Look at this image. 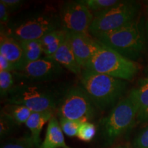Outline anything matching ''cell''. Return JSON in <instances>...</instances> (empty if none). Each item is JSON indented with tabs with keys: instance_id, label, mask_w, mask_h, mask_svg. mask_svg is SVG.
I'll use <instances>...</instances> for the list:
<instances>
[{
	"instance_id": "f1b7e54d",
	"label": "cell",
	"mask_w": 148,
	"mask_h": 148,
	"mask_svg": "<svg viewBox=\"0 0 148 148\" xmlns=\"http://www.w3.org/2000/svg\"><path fill=\"white\" fill-rule=\"evenodd\" d=\"M0 70L13 72L15 71V66L10 61L5 58L4 56L0 54Z\"/></svg>"
},
{
	"instance_id": "83f0119b",
	"label": "cell",
	"mask_w": 148,
	"mask_h": 148,
	"mask_svg": "<svg viewBox=\"0 0 148 148\" xmlns=\"http://www.w3.org/2000/svg\"><path fill=\"white\" fill-rule=\"evenodd\" d=\"M1 1L6 5L10 13L18 10L23 3V1L21 0H1Z\"/></svg>"
},
{
	"instance_id": "e575fe53",
	"label": "cell",
	"mask_w": 148,
	"mask_h": 148,
	"mask_svg": "<svg viewBox=\"0 0 148 148\" xmlns=\"http://www.w3.org/2000/svg\"><path fill=\"white\" fill-rule=\"evenodd\" d=\"M147 10H148V9H147Z\"/></svg>"
},
{
	"instance_id": "1f68e13d",
	"label": "cell",
	"mask_w": 148,
	"mask_h": 148,
	"mask_svg": "<svg viewBox=\"0 0 148 148\" xmlns=\"http://www.w3.org/2000/svg\"><path fill=\"white\" fill-rule=\"evenodd\" d=\"M147 29H148V19H147Z\"/></svg>"
},
{
	"instance_id": "484cf974",
	"label": "cell",
	"mask_w": 148,
	"mask_h": 148,
	"mask_svg": "<svg viewBox=\"0 0 148 148\" xmlns=\"http://www.w3.org/2000/svg\"><path fill=\"white\" fill-rule=\"evenodd\" d=\"M134 147L148 148V126L138 135L134 140Z\"/></svg>"
},
{
	"instance_id": "9a60e30c",
	"label": "cell",
	"mask_w": 148,
	"mask_h": 148,
	"mask_svg": "<svg viewBox=\"0 0 148 148\" xmlns=\"http://www.w3.org/2000/svg\"><path fill=\"white\" fill-rule=\"evenodd\" d=\"M53 116L52 112H32L29 119L25 123L27 128L30 131L32 138L36 148H39L40 145V133L44 125L49 122Z\"/></svg>"
},
{
	"instance_id": "d6a6232c",
	"label": "cell",
	"mask_w": 148,
	"mask_h": 148,
	"mask_svg": "<svg viewBox=\"0 0 148 148\" xmlns=\"http://www.w3.org/2000/svg\"><path fill=\"white\" fill-rule=\"evenodd\" d=\"M116 148H123V147H116Z\"/></svg>"
},
{
	"instance_id": "ba28073f",
	"label": "cell",
	"mask_w": 148,
	"mask_h": 148,
	"mask_svg": "<svg viewBox=\"0 0 148 148\" xmlns=\"http://www.w3.org/2000/svg\"><path fill=\"white\" fill-rule=\"evenodd\" d=\"M95 106L82 86L69 87L57 108L59 118L88 121L95 114Z\"/></svg>"
},
{
	"instance_id": "f546056e",
	"label": "cell",
	"mask_w": 148,
	"mask_h": 148,
	"mask_svg": "<svg viewBox=\"0 0 148 148\" xmlns=\"http://www.w3.org/2000/svg\"><path fill=\"white\" fill-rule=\"evenodd\" d=\"M136 119H137L138 121L140 122L147 121H148V109L145 111V112H144L143 114H141L140 115L138 116L137 117H136Z\"/></svg>"
},
{
	"instance_id": "7c38bea8",
	"label": "cell",
	"mask_w": 148,
	"mask_h": 148,
	"mask_svg": "<svg viewBox=\"0 0 148 148\" xmlns=\"http://www.w3.org/2000/svg\"><path fill=\"white\" fill-rule=\"evenodd\" d=\"M0 54L15 66V70L25 64L23 51L19 42L5 33L2 28L0 31Z\"/></svg>"
},
{
	"instance_id": "8fae6325",
	"label": "cell",
	"mask_w": 148,
	"mask_h": 148,
	"mask_svg": "<svg viewBox=\"0 0 148 148\" xmlns=\"http://www.w3.org/2000/svg\"><path fill=\"white\" fill-rule=\"evenodd\" d=\"M67 39L79 64L82 69L86 68L97 51L99 42L92 38L90 35L75 32H67Z\"/></svg>"
},
{
	"instance_id": "836d02e7",
	"label": "cell",
	"mask_w": 148,
	"mask_h": 148,
	"mask_svg": "<svg viewBox=\"0 0 148 148\" xmlns=\"http://www.w3.org/2000/svg\"><path fill=\"white\" fill-rule=\"evenodd\" d=\"M135 148H139V147H135Z\"/></svg>"
},
{
	"instance_id": "44dd1931",
	"label": "cell",
	"mask_w": 148,
	"mask_h": 148,
	"mask_svg": "<svg viewBox=\"0 0 148 148\" xmlns=\"http://www.w3.org/2000/svg\"><path fill=\"white\" fill-rule=\"evenodd\" d=\"M14 77L12 72L0 70V95L1 98H6L14 84Z\"/></svg>"
},
{
	"instance_id": "d4e9b609",
	"label": "cell",
	"mask_w": 148,
	"mask_h": 148,
	"mask_svg": "<svg viewBox=\"0 0 148 148\" xmlns=\"http://www.w3.org/2000/svg\"><path fill=\"white\" fill-rule=\"evenodd\" d=\"M16 126L17 125L10 118L1 112V114H0V137H1V139L7 137L8 135H10Z\"/></svg>"
},
{
	"instance_id": "ffe728a7",
	"label": "cell",
	"mask_w": 148,
	"mask_h": 148,
	"mask_svg": "<svg viewBox=\"0 0 148 148\" xmlns=\"http://www.w3.org/2000/svg\"><path fill=\"white\" fill-rule=\"evenodd\" d=\"M82 1L91 11L92 13L94 12L95 15H96L117 4L120 1H117V0H82Z\"/></svg>"
},
{
	"instance_id": "603a6c76",
	"label": "cell",
	"mask_w": 148,
	"mask_h": 148,
	"mask_svg": "<svg viewBox=\"0 0 148 148\" xmlns=\"http://www.w3.org/2000/svg\"><path fill=\"white\" fill-rule=\"evenodd\" d=\"M96 127L89 121H83L80 124L77 134V137L83 141H90L96 134Z\"/></svg>"
},
{
	"instance_id": "9c48e42d",
	"label": "cell",
	"mask_w": 148,
	"mask_h": 148,
	"mask_svg": "<svg viewBox=\"0 0 148 148\" xmlns=\"http://www.w3.org/2000/svg\"><path fill=\"white\" fill-rule=\"evenodd\" d=\"M62 73L63 69L60 64L45 57L25 62L12 74L17 83H42L53 82Z\"/></svg>"
},
{
	"instance_id": "277c9868",
	"label": "cell",
	"mask_w": 148,
	"mask_h": 148,
	"mask_svg": "<svg viewBox=\"0 0 148 148\" xmlns=\"http://www.w3.org/2000/svg\"><path fill=\"white\" fill-rule=\"evenodd\" d=\"M95 39L133 61L139 58L145 47L143 32L135 20L114 30L97 35Z\"/></svg>"
},
{
	"instance_id": "6da1fadb",
	"label": "cell",
	"mask_w": 148,
	"mask_h": 148,
	"mask_svg": "<svg viewBox=\"0 0 148 148\" xmlns=\"http://www.w3.org/2000/svg\"><path fill=\"white\" fill-rule=\"evenodd\" d=\"M69 87L61 83H17L5 98L7 103L23 105L32 112H53Z\"/></svg>"
},
{
	"instance_id": "2e32d148",
	"label": "cell",
	"mask_w": 148,
	"mask_h": 148,
	"mask_svg": "<svg viewBox=\"0 0 148 148\" xmlns=\"http://www.w3.org/2000/svg\"><path fill=\"white\" fill-rule=\"evenodd\" d=\"M66 36L67 32L63 29L59 28L48 33L39 39L45 57L49 58L54 54L66 40Z\"/></svg>"
},
{
	"instance_id": "ac0fdd59",
	"label": "cell",
	"mask_w": 148,
	"mask_h": 148,
	"mask_svg": "<svg viewBox=\"0 0 148 148\" xmlns=\"http://www.w3.org/2000/svg\"><path fill=\"white\" fill-rule=\"evenodd\" d=\"M1 113L8 116L17 125L25 124L32 111L23 105L7 103L1 110Z\"/></svg>"
},
{
	"instance_id": "e0dca14e",
	"label": "cell",
	"mask_w": 148,
	"mask_h": 148,
	"mask_svg": "<svg viewBox=\"0 0 148 148\" xmlns=\"http://www.w3.org/2000/svg\"><path fill=\"white\" fill-rule=\"evenodd\" d=\"M129 95L137 108V116L145 112L148 109V77L140 79L136 87L131 90Z\"/></svg>"
},
{
	"instance_id": "30bf717a",
	"label": "cell",
	"mask_w": 148,
	"mask_h": 148,
	"mask_svg": "<svg viewBox=\"0 0 148 148\" xmlns=\"http://www.w3.org/2000/svg\"><path fill=\"white\" fill-rule=\"evenodd\" d=\"M61 28L67 32L90 35L89 32L94 15L82 1H69L60 8Z\"/></svg>"
},
{
	"instance_id": "8992f818",
	"label": "cell",
	"mask_w": 148,
	"mask_h": 148,
	"mask_svg": "<svg viewBox=\"0 0 148 148\" xmlns=\"http://www.w3.org/2000/svg\"><path fill=\"white\" fill-rule=\"evenodd\" d=\"M138 110L130 95L116 104L108 116L101 121V129L104 139L112 143L134 123Z\"/></svg>"
},
{
	"instance_id": "52a82bcc",
	"label": "cell",
	"mask_w": 148,
	"mask_h": 148,
	"mask_svg": "<svg viewBox=\"0 0 148 148\" xmlns=\"http://www.w3.org/2000/svg\"><path fill=\"white\" fill-rule=\"evenodd\" d=\"M139 6L134 1H120L114 6L94 15L90 34L96 36L121 27L134 20Z\"/></svg>"
},
{
	"instance_id": "5b68a950",
	"label": "cell",
	"mask_w": 148,
	"mask_h": 148,
	"mask_svg": "<svg viewBox=\"0 0 148 148\" xmlns=\"http://www.w3.org/2000/svg\"><path fill=\"white\" fill-rule=\"evenodd\" d=\"M86 69L115 78L130 81L136 76L140 66L134 61L125 58L99 42L97 51L88 62Z\"/></svg>"
},
{
	"instance_id": "4fadbf2b",
	"label": "cell",
	"mask_w": 148,
	"mask_h": 148,
	"mask_svg": "<svg viewBox=\"0 0 148 148\" xmlns=\"http://www.w3.org/2000/svg\"><path fill=\"white\" fill-rule=\"evenodd\" d=\"M62 66H64L75 75H81L83 69L76 60L66 36V40L61 45L54 54L49 57Z\"/></svg>"
},
{
	"instance_id": "4dcf8cb0",
	"label": "cell",
	"mask_w": 148,
	"mask_h": 148,
	"mask_svg": "<svg viewBox=\"0 0 148 148\" xmlns=\"http://www.w3.org/2000/svg\"><path fill=\"white\" fill-rule=\"evenodd\" d=\"M146 73H147V77H148V66H147V69H146Z\"/></svg>"
},
{
	"instance_id": "7402d4cb",
	"label": "cell",
	"mask_w": 148,
	"mask_h": 148,
	"mask_svg": "<svg viewBox=\"0 0 148 148\" xmlns=\"http://www.w3.org/2000/svg\"><path fill=\"white\" fill-rule=\"evenodd\" d=\"M1 148H36L30 136L12 138L5 142Z\"/></svg>"
},
{
	"instance_id": "5bb4252c",
	"label": "cell",
	"mask_w": 148,
	"mask_h": 148,
	"mask_svg": "<svg viewBox=\"0 0 148 148\" xmlns=\"http://www.w3.org/2000/svg\"><path fill=\"white\" fill-rule=\"evenodd\" d=\"M39 148H71L66 145L60 123L55 116L48 122L45 138Z\"/></svg>"
},
{
	"instance_id": "d6986e66",
	"label": "cell",
	"mask_w": 148,
	"mask_h": 148,
	"mask_svg": "<svg viewBox=\"0 0 148 148\" xmlns=\"http://www.w3.org/2000/svg\"><path fill=\"white\" fill-rule=\"evenodd\" d=\"M18 42L23 49L25 63L33 62L40 58L43 51L39 40H23Z\"/></svg>"
},
{
	"instance_id": "4316f807",
	"label": "cell",
	"mask_w": 148,
	"mask_h": 148,
	"mask_svg": "<svg viewBox=\"0 0 148 148\" xmlns=\"http://www.w3.org/2000/svg\"><path fill=\"white\" fill-rule=\"evenodd\" d=\"M10 11L4 3L0 1V21L1 26L8 25L10 22Z\"/></svg>"
},
{
	"instance_id": "cb8c5ba5",
	"label": "cell",
	"mask_w": 148,
	"mask_h": 148,
	"mask_svg": "<svg viewBox=\"0 0 148 148\" xmlns=\"http://www.w3.org/2000/svg\"><path fill=\"white\" fill-rule=\"evenodd\" d=\"M82 122L83 121L60 118V125L64 134L70 137H73L77 136L78 129Z\"/></svg>"
},
{
	"instance_id": "3957f363",
	"label": "cell",
	"mask_w": 148,
	"mask_h": 148,
	"mask_svg": "<svg viewBox=\"0 0 148 148\" xmlns=\"http://www.w3.org/2000/svg\"><path fill=\"white\" fill-rule=\"evenodd\" d=\"M80 84L95 107L102 110L115 104L127 87L125 80L86 68L80 75Z\"/></svg>"
},
{
	"instance_id": "7a4b0ae2",
	"label": "cell",
	"mask_w": 148,
	"mask_h": 148,
	"mask_svg": "<svg viewBox=\"0 0 148 148\" xmlns=\"http://www.w3.org/2000/svg\"><path fill=\"white\" fill-rule=\"evenodd\" d=\"M18 41L39 40L48 33L61 28L60 14L51 9H40L10 19L8 25L1 26Z\"/></svg>"
}]
</instances>
